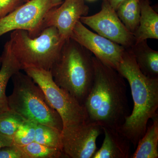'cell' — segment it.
<instances>
[{
	"label": "cell",
	"mask_w": 158,
	"mask_h": 158,
	"mask_svg": "<svg viewBox=\"0 0 158 158\" xmlns=\"http://www.w3.org/2000/svg\"><path fill=\"white\" fill-rule=\"evenodd\" d=\"M93 60V83L84 103L88 120L117 129L130 114L126 84L116 69Z\"/></svg>",
	"instance_id": "cell-1"
},
{
	"label": "cell",
	"mask_w": 158,
	"mask_h": 158,
	"mask_svg": "<svg viewBox=\"0 0 158 158\" xmlns=\"http://www.w3.org/2000/svg\"><path fill=\"white\" fill-rule=\"evenodd\" d=\"M116 70L128 82L134 102L131 113L117 130L135 148L146 132L148 122L158 114V78L145 75L128 48Z\"/></svg>",
	"instance_id": "cell-2"
},
{
	"label": "cell",
	"mask_w": 158,
	"mask_h": 158,
	"mask_svg": "<svg viewBox=\"0 0 158 158\" xmlns=\"http://www.w3.org/2000/svg\"><path fill=\"white\" fill-rule=\"evenodd\" d=\"M93 56L90 51L69 38L50 70L56 85L83 105L93 83Z\"/></svg>",
	"instance_id": "cell-3"
},
{
	"label": "cell",
	"mask_w": 158,
	"mask_h": 158,
	"mask_svg": "<svg viewBox=\"0 0 158 158\" xmlns=\"http://www.w3.org/2000/svg\"><path fill=\"white\" fill-rule=\"evenodd\" d=\"M13 91L7 97L9 110L26 120L62 131V119L41 88L27 74L19 71L11 77Z\"/></svg>",
	"instance_id": "cell-4"
},
{
	"label": "cell",
	"mask_w": 158,
	"mask_h": 158,
	"mask_svg": "<svg viewBox=\"0 0 158 158\" xmlns=\"http://www.w3.org/2000/svg\"><path fill=\"white\" fill-rule=\"evenodd\" d=\"M9 41L22 69L33 67L50 71L65 40L62 39L57 29L52 27L44 29L35 37H31L24 30L12 31Z\"/></svg>",
	"instance_id": "cell-5"
},
{
	"label": "cell",
	"mask_w": 158,
	"mask_h": 158,
	"mask_svg": "<svg viewBox=\"0 0 158 158\" xmlns=\"http://www.w3.org/2000/svg\"><path fill=\"white\" fill-rule=\"evenodd\" d=\"M41 88L52 106L62 118L63 127L88 120L85 106L54 81L50 71L33 67L23 69Z\"/></svg>",
	"instance_id": "cell-6"
},
{
	"label": "cell",
	"mask_w": 158,
	"mask_h": 158,
	"mask_svg": "<svg viewBox=\"0 0 158 158\" xmlns=\"http://www.w3.org/2000/svg\"><path fill=\"white\" fill-rule=\"evenodd\" d=\"M52 0H30L0 19V37L15 30L27 31L31 37L42 32L44 19L53 7Z\"/></svg>",
	"instance_id": "cell-7"
},
{
	"label": "cell",
	"mask_w": 158,
	"mask_h": 158,
	"mask_svg": "<svg viewBox=\"0 0 158 158\" xmlns=\"http://www.w3.org/2000/svg\"><path fill=\"white\" fill-rule=\"evenodd\" d=\"M102 132L100 124L88 120L63 127L61 141L64 156L70 158H92L98 150L97 139Z\"/></svg>",
	"instance_id": "cell-8"
},
{
	"label": "cell",
	"mask_w": 158,
	"mask_h": 158,
	"mask_svg": "<svg viewBox=\"0 0 158 158\" xmlns=\"http://www.w3.org/2000/svg\"><path fill=\"white\" fill-rule=\"evenodd\" d=\"M80 21L98 34L120 44L125 48L135 44L132 33L126 28L118 17L116 11L106 0H103L101 10L90 16H82Z\"/></svg>",
	"instance_id": "cell-9"
},
{
	"label": "cell",
	"mask_w": 158,
	"mask_h": 158,
	"mask_svg": "<svg viewBox=\"0 0 158 158\" xmlns=\"http://www.w3.org/2000/svg\"><path fill=\"white\" fill-rule=\"evenodd\" d=\"M70 38L90 51L103 64L115 69L126 49L123 46L90 31L80 21L75 26Z\"/></svg>",
	"instance_id": "cell-10"
},
{
	"label": "cell",
	"mask_w": 158,
	"mask_h": 158,
	"mask_svg": "<svg viewBox=\"0 0 158 158\" xmlns=\"http://www.w3.org/2000/svg\"><path fill=\"white\" fill-rule=\"evenodd\" d=\"M53 7L46 14L41 31L49 27H55L62 39L70 38L75 26L82 16H87L89 8L85 0H65L60 6Z\"/></svg>",
	"instance_id": "cell-11"
},
{
	"label": "cell",
	"mask_w": 158,
	"mask_h": 158,
	"mask_svg": "<svg viewBox=\"0 0 158 158\" xmlns=\"http://www.w3.org/2000/svg\"><path fill=\"white\" fill-rule=\"evenodd\" d=\"M104 139L92 158H131V142L117 129L102 128Z\"/></svg>",
	"instance_id": "cell-12"
},
{
	"label": "cell",
	"mask_w": 158,
	"mask_h": 158,
	"mask_svg": "<svg viewBox=\"0 0 158 158\" xmlns=\"http://www.w3.org/2000/svg\"><path fill=\"white\" fill-rule=\"evenodd\" d=\"M0 67V113L9 110L6 89L9 80L15 74L21 70L19 62L11 51L9 41L4 46Z\"/></svg>",
	"instance_id": "cell-13"
},
{
	"label": "cell",
	"mask_w": 158,
	"mask_h": 158,
	"mask_svg": "<svg viewBox=\"0 0 158 158\" xmlns=\"http://www.w3.org/2000/svg\"><path fill=\"white\" fill-rule=\"evenodd\" d=\"M139 26L134 32L135 44L148 39H158V14L150 5L149 0H141Z\"/></svg>",
	"instance_id": "cell-14"
},
{
	"label": "cell",
	"mask_w": 158,
	"mask_h": 158,
	"mask_svg": "<svg viewBox=\"0 0 158 158\" xmlns=\"http://www.w3.org/2000/svg\"><path fill=\"white\" fill-rule=\"evenodd\" d=\"M141 71L146 76L158 78V52L148 46L147 40L128 48Z\"/></svg>",
	"instance_id": "cell-15"
},
{
	"label": "cell",
	"mask_w": 158,
	"mask_h": 158,
	"mask_svg": "<svg viewBox=\"0 0 158 158\" xmlns=\"http://www.w3.org/2000/svg\"><path fill=\"white\" fill-rule=\"evenodd\" d=\"M144 136L138 141L131 158H158V115L152 118Z\"/></svg>",
	"instance_id": "cell-16"
},
{
	"label": "cell",
	"mask_w": 158,
	"mask_h": 158,
	"mask_svg": "<svg viewBox=\"0 0 158 158\" xmlns=\"http://www.w3.org/2000/svg\"><path fill=\"white\" fill-rule=\"evenodd\" d=\"M141 0H126L116 10L119 19L125 27L134 34L139 26L141 15Z\"/></svg>",
	"instance_id": "cell-17"
},
{
	"label": "cell",
	"mask_w": 158,
	"mask_h": 158,
	"mask_svg": "<svg viewBox=\"0 0 158 158\" xmlns=\"http://www.w3.org/2000/svg\"><path fill=\"white\" fill-rule=\"evenodd\" d=\"M34 141L62 151V131L48 126L36 123Z\"/></svg>",
	"instance_id": "cell-18"
},
{
	"label": "cell",
	"mask_w": 158,
	"mask_h": 158,
	"mask_svg": "<svg viewBox=\"0 0 158 158\" xmlns=\"http://www.w3.org/2000/svg\"><path fill=\"white\" fill-rule=\"evenodd\" d=\"M18 146L25 158H59L64 156L61 150L48 147L35 141L24 146Z\"/></svg>",
	"instance_id": "cell-19"
},
{
	"label": "cell",
	"mask_w": 158,
	"mask_h": 158,
	"mask_svg": "<svg viewBox=\"0 0 158 158\" xmlns=\"http://www.w3.org/2000/svg\"><path fill=\"white\" fill-rule=\"evenodd\" d=\"M26 119L11 110L0 113V134L13 139L15 133Z\"/></svg>",
	"instance_id": "cell-20"
},
{
	"label": "cell",
	"mask_w": 158,
	"mask_h": 158,
	"mask_svg": "<svg viewBox=\"0 0 158 158\" xmlns=\"http://www.w3.org/2000/svg\"><path fill=\"white\" fill-rule=\"evenodd\" d=\"M37 123L25 120L20 125L13 137L14 144L18 146L27 145L34 141Z\"/></svg>",
	"instance_id": "cell-21"
},
{
	"label": "cell",
	"mask_w": 158,
	"mask_h": 158,
	"mask_svg": "<svg viewBox=\"0 0 158 158\" xmlns=\"http://www.w3.org/2000/svg\"><path fill=\"white\" fill-rule=\"evenodd\" d=\"M0 158H25L18 145L13 144L0 149Z\"/></svg>",
	"instance_id": "cell-22"
},
{
	"label": "cell",
	"mask_w": 158,
	"mask_h": 158,
	"mask_svg": "<svg viewBox=\"0 0 158 158\" xmlns=\"http://www.w3.org/2000/svg\"><path fill=\"white\" fill-rule=\"evenodd\" d=\"M23 3L19 0H0V19Z\"/></svg>",
	"instance_id": "cell-23"
},
{
	"label": "cell",
	"mask_w": 158,
	"mask_h": 158,
	"mask_svg": "<svg viewBox=\"0 0 158 158\" xmlns=\"http://www.w3.org/2000/svg\"><path fill=\"white\" fill-rule=\"evenodd\" d=\"M14 144L12 138L0 134V149L6 146H10Z\"/></svg>",
	"instance_id": "cell-24"
},
{
	"label": "cell",
	"mask_w": 158,
	"mask_h": 158,
	"mask_svg": "<svg viewBox=\"0 0 158 158\" xmlns=\"http://www.w3.org/2000/svg\"><path fill=\"white\" fill-rule=\"evenodd\" d=\"M106 1L109 3L110 6L116 11L118 7L126 0H106Z\"/></svg>",
	"instance_id": "cell-25"
},
{
	"label": "cell",
	"mask_w": 158,
	"mask_h": 158,
	"mask_svg": "<svg viewBox=\"0 0 158 158\" xmlns=\"http://www.w3.org/2000/svg\"><path fill=\"white\" fill-rule=\"evenodd\" d=\"M63 2V0H52V2L55 6H60Z\"/></svg>",
	"instance_id": "cell-26"
},
{
	"label": "cell",
	"mask_w": 158,
	"mask_h": 158,
	"mask_svg": "<svg viewBox=\"0 0 158 158\" xmlns=\"http://www.w3.org/2000/svg\"><path fill=\"white\" fill-rule=\"evenodd\" d=\"M2 56H0V67H1V65H2Z\"/></svg>",
	"instance_id": "cell-27"
},
{
	"label": "cell",
	"mask_w": 158,
	"mask_h": 158,
	"mask_svg": "<svg viewBox=\"0 0 158 158\" xmlns=\"http://www.w3.org/2000/svg\"><path fill=\"white\" fill-rule=\"evenodd\" d=\"M19 1H21L23 2H28V1H30V0H19Z\"/></svg>",
	"instance_id": "cell-28"
},
{
	"label": "cell",
	"mask_w": 158,
	"mask_h": 158,
	"mask_svg": "<svg viewBox=\"0 0 158 158\" xmlns=\"http://www.w3.org/2000/svg\"><path fill=\"white\" fill-rule=\"evenodd\" d=\"M87 1H90V2H92V1H94L95 0H87Z\"/></svg>",
	"instance_id": "cell-29"
},
{
	"label": "cell",
	"mask_w": 158,
	"mask_h": 158,
	"mask_svg": "<svg viewBox=\"0 0 158 158\" xmlns=\"http://www.w3.org/2000/svg\"></svg>",
	"instance_id": "cell-30"
}]
</instances>
